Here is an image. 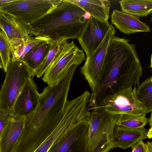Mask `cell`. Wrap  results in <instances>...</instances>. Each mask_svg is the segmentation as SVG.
<instances>
[{"mask_svg": "<svg viewBox=\"0 0 152 152\" xmlns=\"http://www.w3.org/2000/svg\"><path fill=\"white\" fill-rule=\"evenodd\" d=\"M72 66L55 85L44 88L34 111L26 118L21 134L15 143L23 152H34L59 124L64 114L73 75Z\"/></svg>", "mask_w": 152, "mask_h": 152, "instance_id": "obj_1", "label": "cell"}, {"mask_svg": "<svg viewBox=\"0 0 152 152\" xmlns=\"http://www.w3.org/2000/svg\"><path fill=\"white\" fill-rule=\"evenodd\" d=\"M142 68L135 45L129 39L115 36L107 50L102 81L93 102L96 106L110 91L132 88L139 84Z\"/></svg>", "mask_w": 152, "mask_h": 152, "instance_id": "obj_2", "label": "cell"}, {"mask_svg": "<svg viewBox=\"0 0 152 152\" xmlns=\"http://www.w3.org/2000/svg\"><path fill=\"white\" fill-rule=\"evenodd\" d=\"M86 13L68 0H63L51 12L31 25L38 30L37 36L54 40L74 39L80 35L87 22Z\"/></svg>", "mask_w": 152, "mask_h": 152, "instance_id": "obj_3", "label": "cell"}, {"mask_svg": "<svg viewBox=\"0 0 152 152\" xmlns=\"http://www.w3.org/2000/svg\"><path fill=\"white\" fill-rule=\"evenodd\" d=\"M6 73L0 91V111L13 115L16 101L34 72L24 62L11 59Z\"/></svg>", "mask_w": 152, "mask_h": 152, "instance_id": "obj_4", "label": "cell"}, {"mask_svg": "<svg viewBox=\"0 0 152 152\" xmlns=\"http://www.w3.org/2000/svg\"><path fill=\"white\" fill-rule=\"evenodd\" d=\"M119 116L92 110L88 118L87 152H107L113 148V133Z\"/></svg>", "mask_w": 152, "mask_h": 152, "instance_id": "obj_5", "label": "cell"}, {"mask_svg": "<svg viewBox=\"0 0 152 152\" xmlns=\"http://www.w3.org/2000/svg\"><path fill=\"white\" fill-rule=\"evenodd\" d=\"M137 88L118 90L104 97L96 106L87 108L86 111L98 110L112 115L126 114L145 116L147 110L138 99Z\"/></svg>", "mask_w": 152, "mask_h": 152, "instance_id": "obj_6", "label": "cell"}, {"mask_svg": "<svg viewBox=\"0 0 152 152\" xmlns=\"http://www.w3.org/2000/svg\"><path fill=\"white\" fill-rule=\"evenodd\" d=\"M63 0H11L0 4V12L31 24L51 12Z\"/></svg>", "mask_w": 152, "mask_h": 152, "instance_id": "obj_7", "label": "cell"}, {"mask_svg": "<svg viewBox=\"0 0 152 152\" xmlns=\"http://www.w3.org/2000/svg\"><path fill=\"white\" fill-rule=\"evenodd\" d=\"M85 60L84 52L68 41L61 46L52 64L44 74L42 80L52 86L55 85L73 65H80Z\"/></svg>", "mask_w": 152, "mask_h": 152, "instance_id": "obj_8", "label": "cell"}, {"mask_svg": "<svg viewBox=\"0 0 152 152\" xmlns=\"http://www.w3.org/2000/svg\"><path fill=\"white\" fill-rule=\"evenodd\" d=\"M115 31L110 24L105 37L98 48L90 56L87 57L80 71L91 88L90 102L94 100L102 80L104 62L107 47L111 39L115 36Z\"/></svg>", "mask_w": 152, "mask_h": 152, "instance_id": "obj_9", "label": "cell"}, {"mask_svg": "<svg viewBox=\"0 0 152 152\" xmlns=\"http://www.w3.org/2000/svg\"><path fill=\"white\" fill-rule=\"evenodd\" d=\"M89 122L86 118L76 122L48 152H87Z\"/></svg>", "mask_w": 152, "mask_h": 152, "instance_id": "obj_10", "label": "cell"}, {"mask_svg": "<svg viewBox=\"0 0 152 152\" xmlns=\"http://www.w3.org/2000/svg\"><path fill=\"white\" fill-rule=\"evenodd\" d=\"M0 28L5 33L11 46L15 49L31 36L37 35L38 30L7 14L0 12Z\"/></svg>", "mask_w": 152, "mask_h": 152, "instance_id": "obj_11", "label": "cell"}, {"mask_svg": "<svg viewBox=\"0 0 152 152\" xmlns=\"http://www.w3.org/2000/svg\"><path fill=\"white\" fill-rule=\"evenodd\" d=\"M110 26L108 21L97 19L91 16L88 19L77 38L86 57L93 53L104 39Z\"/></svg>", "mask_w": 152, "mask_h": 152, "instance_id": "obj_12", "label": "cell"}, {"mask_svg": "<svg viewBox=\"0 0 152 152\" xmlns=\"http://www.w3.org/2000/svg\"><path fill=\"white\" fill-rule=\"evenodd\" d=\"M39 94L32 77L24 86L15 103L13 115L17 118H26L35 110Z\"/></svg>", "mask_w": 152, "mask_h": 152, "instance_id": "obj_13", "label": "cell"}, {"mask_svg": "<svg viewBox=\"0 0 152 152\" xmlns=\"http://www.w3.org/2000/svg\"><path fill=\"white\" fill-rule=\"evenodd\" d=\"M111 23L120 31L129 34L139 32H149L151 29L140 18L124 13L118 10H114L111 16Z\"/></svg>", "mask_w": 152, "mask_h": 152, "instance_id": "obj_14", "label": "cell"}, {"mask_svg": "<svg viewBox=\"0 0 152 152\" xmlns=\"http://www.w3.org/2000/svg\"><path fill=\"white\" fill-rule=\"evenodd\" d=\"M148 130L144 127L130 129L117 125L113 134V148L119 147L125 150L132 148L138 142L148 138Z\"/></svg>", "mask_w": 152, "mask_h": 152, "instance_id": "obj_15", "label": "cell"}, {"mask_svg": "<svg viewBox=\"0 0 152 152\" xmlns=\"http://www.w3.org/2000/svg\"><path fill=\"white\" fill-rule=\"evenodd\" d=\"M26 118L14 117L0 134V152H9L19 137Z\"/></svg>", "mask_w": 152, "mask_h": 152, "instance_id": "obj_16", "label": "cell"}, {"mask_svg": "<svg viewBox=\"0 0 152 152\" xmlns=\"http://www.w3.org/2000/svg\"><path fill=\"white\" fill-rule=\"evenodd\" d=\"M97 19L108 21L111 2L107 0H68Z\"/></svg>", "mask_w": 152, "mask_h": 152, "instance_id": "obj_17", "label": "cell"}, {"mask_svg": "<svg viewBox=\"0 0 152 152\" xmlns=\"http://www.w3.org/2000/svg\"><path fill=\"white\" fill-rule=\"evenodd\" d=\"M75 122V119L71 115L64 113L56 128L34 152H48L53 145L61 139L66 131Z\"/></svg>", "mask_w": 152, "mask_h": 152, "instance_id": "obj_18", "label": "cell"}, {"mask_svg": "<svg viewBox=\"0 0 152 152\" xmlns=\"http://www.w3.org/2000/svg\"><path fill=\"white\" fill-rule=\"evenodd\" d=\"M53 40L47 38L34 47L25 56L23 62L34 72L47 54Z\"/></svg>", "mask_w": 152, "mask_h": 152, "instance_id": "obj_19", "label": "cell"}, {"mask_svg": "<svg viewBox=\"0 0 152 152\" xmlns=\"http://www.w3.org/2000/svg\"><path fill=\"white\" fill-rule=\"evenodd\" d=\"M119 3L122 12L138 17H145L152 11V0H123Z\"/></svg>", "mask_w": 152, "mask_h": 152, "instance_id": "obj_20", "label": "cell"}, {"mask_svg": "<svg viewBox=\"0 0 152 152\" xmlns=\"http://www.w3.org/2000/svg\"><path fill=\"white\" fill-rule=\"evenodd\" d=\"M68 41L65 39L53 40L47 54L42 62L34 71V75L39 78L44 75L49 68L63 44Z\"/></svg>", "mask_w": 152, "mask_h": 152, "instance_id": "obj_21", "label": "cell"}, {"mask_svg": "<svg viewBox=\"0 0 152 152\" xmlns=\"http://www.w3.org/2000/svg\"><path fill=\"white\" fill-rule=\"evenodd\" d=\"M48 38L40 36H31L15 49L12 51V61H23L27 53L34 47Z\"/></svg>", "mask_w": 152, "mask_h": 152, "instance_id": "obj_22", "label": "cell"}, {"mask_svg": "<svg viewBox=\"0 0 152 152\" xmlns=\"http://www.w3.org/2000/svg\"><path fill=\"white\" fill-rule=\"evenodd\" d=\"M137 95L147 110V113L152 112V76L138 85Z\"/></svg>", "mask_w": 152, "mask_h": 152, "instance_id": "obj_23", "label": "cell"}, {"mask_svg": "<svg viewBox=\"0 0 152 152\" xmlns=\"http://www.w3.org/2000/svg\"><path fill=\"white\" fill-rule=\"evenodd\" d=\"M145 116L122 114L120 115L117 125L128 128L137 129L144 127L149 122Z\"/></svg>", "mask_w": 152, "mask_h": 152, "instance_id": "obj_24", "label": "cell"}, {"mask_svg": "<svg viewBox=\"0 0 152 152\" xmlns=\"http://www.w3.org/2000/svg\"><path fill=\"white\" fill-rule=\"evenodd\" d=\"M0 66L4 72L12 59V54L10 45L5 33L0 30Z\"/></svg>", "mask_w": 152, "mask_h": 152, "instance_id": "obj_25", "label": "cell"}, {"mask_svg": "<svg viewBox=\"0 0 152 152\" xmlns=\"http://www.w3.org/2000/svg\"><path fill=\"white\" fill-rule=\"evenodd\" d=\"M14 117L13 115L0 111V134Z\"/></svg>", "mask_w": 152, "mask_h": 152, "instance_id": "obj_26", "label": "cell"}, {"mask_svg": "<svg viewBox=\"0 0 152 152\" xmlns=\"http://www.w3.org/2000/svg\"><path fill=\"white\" fill-rule=\"evenodd\" d=\"M132 148V152H146V144L143 140L138 142Z\"/></svg>", "mask_w": 152, "mask_h": 152, "instance_id": "obj_27", "label": "cell"}, {"mask_svg": "<svg viewBox=\"0 0 152 152\" xmlns=\"http://www.w3.org/2000/svg\"><path fill=\"white\" fill-rule=\"evenodd\" d=\"M146 152H152V142L148 141L146 143Z\"/></svg>", "mask_w": 152, "mask_h": 152, "instance_id": "obj_28", "label": "cell"}, {"mask_svg": "<svg viewBox=\"0 0 152 152\" xmlns=\"http://www.w3.org/2000/svg\"><path fill=\"white\" fill-rule=\"evenodd\" d=\"M147 137L148 139H150L152 138V126L150 127L148 131Z\"/></svg>", "mask_w": 152, "mask_h": 152, "instance_id": "obj_29", "label": "cell"}, {"mask_svg": "<svg viewBox=\"0 0 152 152\" xmlns=\"http://www.w3.org/2000/svg\"><path fill=\"white\" fill-rule=\"evenodd\" d=\"M149 124L150 127L152 126V112H151V116L149 118Z\"/></svg>", "mask_w": 152, "mask_h": 152, "instance_id": "obj_30", "label": "cell"}, {"mask_svg": "<svg viewBox=\"0 0 152 152\" xmlns=\"http://www.w3.org/2000/svg\"><path fill=\"white\" fill-rule=\"evenodd\" d=\"M150 67L151 68L152 71V54H151V64Z\"/></svg>", "mask_w": 152, "mask_h": 152, "instance_id": "obj_31", "label": "cell"}, {"mask_svg": "<svg viewBox=\"0 0 152 152\" xmlns=\"http://www.w3.org/2000/svg\"><path fill=\"white\" fill-rule=\"evenodd\" d=\"M88 91V92L90 93V92H89V91ZM90 94V95H91V94ZM88 112V115H89V112Z\"/></svg>", "mask_w": 152, "mask_h": 152, "instance_id": "obj_32", "label": "cell"}, {"mask_svg": "<svg viewBox=\"0 0 152 152\" xmlns=\"http://www.w3.org/2000/svg\"><path fill=\"white\" fill-rule=\"evenodd\" d=\"M152 13V11L150 13Z\"/></svg>", "mask_w": 152, "mask_h": 152, "instance_id": "obj_33", "label": "cell"}, {"mask_svg": "<svg viewBox=\"0 0 152 152\" xmlns=\"http://www.w3.org/2000/svg\"><path fill=\"white\" fill-rule=\"evenodd\" d=\"M151 20H152V18H151Z\"/></svg>", "mask_w": 152, "mask_h": 152, "instance_id": "obj_34", "label": "cell"}]
</instances>
